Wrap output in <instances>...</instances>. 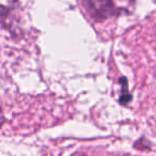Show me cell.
Here are the masks:
<instances>
[{
  "instance_id": "6da1fadb",
  "label": "cell",
  "mask_w": 156,
  "mask_h": 156,
  "mask_svg": "<svg viewBox=\"0 0 156 156\" xmlns=\"http://www.w3.org/2000/svg\"><path fill=\"white\" fill-rule=\"evenodd\" d=\"M85 7L95 20H106L119 13L112 0H85Z\"/></svg>"
}]
</instances>
